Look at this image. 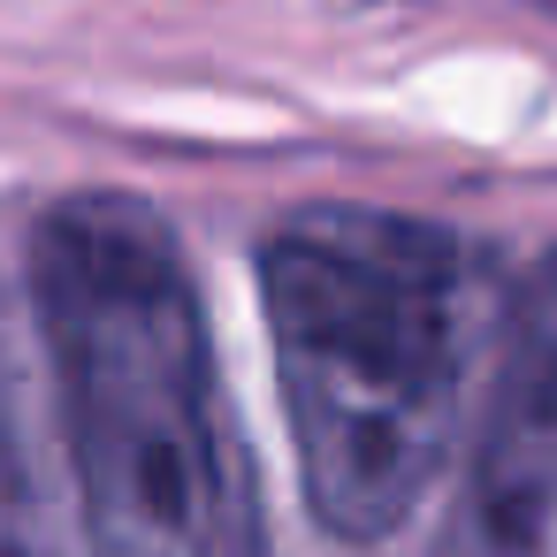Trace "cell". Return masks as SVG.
Segmentation results:
<instances>
[{
  "label": "cell",
  "instance_id": "1",
  "mask_svg": "<svg viewBox=\"0 0 557 557\" xmlns=\"http://www.w3.org/2000/svg\"><path fill=\"white\" fill-rule=\"evenodd\" d=\"M32 313L92 557H268L191 260L161 207L70 191L32 230Z\"/></svg>",
  "mask_w": 557,
  "mask_h": 557
},
{
  "label": "cell",
  "instance_id": "2",
  "mask_svg": "<svg viewBox=\"0 0 557 557\" xmlns=\"http://www.w3.org/2000/svg\"><path fill=\"white\" fill-rule=\"evenodd\" d=\"M260 313L313 519L389 542L443 481L481 344V268L420 214L298 207L260 245Z\"/></svg>",
  "mask_w": 557,
  "mask_h": 557
},
{
  "label": "cell",
  "instance_id": "3",
  "mask_svg": "<svg viewBox=\"0 0 557 557\" xmlns=\"http://www.w3.org/2000/svg\"><path fill=\"white\" fill-rule=\"evenodd\" d=\"M557 534V252L511 290L481 428L428 557H549Z\"/></svg>",
  "mask_w": 557,
  "mask_h": 557
},
{
  "label": "cell",
  "instance_id": "4",
  "mask_svg": "<svg viewBox=\"0 0 557 557\" xmlns=\"http://www.w3.org/2000/svg\"><path fill=\"white\" fill-rule=\"evenodd\" d=\"M0 557H54L47 504L32 481V450L16 428V389H9V351H0Z\"/></svg>",
  "mask_w": 557,
  "mask_h": 557
}]
</instances>
